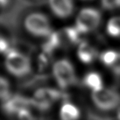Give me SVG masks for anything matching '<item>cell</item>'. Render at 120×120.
<instances>
[{
    "instance_id": "19",
    "label": "cell",
    "mask_w": 120,
    "mask_h": 120,
    "mask_svg": "<svg viewBox=\"0 0 120 120\" xmlns=\"http://www.w3.org/2000/svg\"><path fill=\"white\" fill-rule=\"evenodd\" d=\"M8 3V0H0V5H5Z\"/></svg>"
},
{
    "instance_id": "7",
    "label": "cell",
    "mask_w": 120,
    "mask_h": 120,
    "mask_svg": "<svg viewBox=\"0 0 120 120\" xmlns=\"http://www.w3.org/2000/svg\"><path fill=\"white\" fill-rule=\"evenodd\" d=\"M32 106L31 99L22 95H11L8 99L3 101L2 104V111L8 116L18 115L23 109H30Z\"/></svg>"
},
{
    "instance_id": "6",
    "label": "cell",
    "mask_w": 120,
    "mask_h": 120,
    "mask_svg": "<svg viewBox=\"0 0 120 120\" xmlns=\"http://www.w3.org/2000/svg\"><path fill=\"white\" fill-rule=\"evenodd\" d=\"M92 99L96 107L104 111L114 109L120 102V96L118 93L106 88L93 92Z\"/></svg>"
},
{
    "instance_id": "15",
    "label": "cell",
    "mask_w": 120,
    "mask_h": 120,
    "mask_svg": "<svg viewBox=\"0 0 120 120\" xmlns=\"http://www.w3.org/2000/svg\"><path fill=\"white\" fill-rule=\"evenodd\" d=\"M11 96L10 85L5 78L0 76V99L5 100Z\"/></svg>"
},
{
    "instance_id": "17",
    "label": "cell",
    "mask_w": 120,
    "mask_h": 120,
    "mask_svg": "<svg viewBox=\"0 0 120 120\" xmlns=\"http://www.w3.org/2000/svg\"><path fill=\"white\" fill-rule=\"evenodd\" d=\"M18 118L19 120H35L29 109H23L18 113Z\"/></svg>"
},
{
    "instance_id": "10",
    "label": "cell",
    "mask_w": 120,
    "mask_h": 120,
    "mask_svg": "<svg viewBox=\"0 0 120 120\" xmlns=\"http://www.w3.org/2000/svg\"><path fill=\"white\" fill-rule=\"evenodd\" d=\"M60 120H78L80 112L78 108L71 102H64L60 110Z\"/></svg>"
},
{
    "instance_id": "5",
    "label": "cell",
    "mask_w": 120,
    "mask_h": 120,
    "mask_svg": "<svg viewBox=\"0 0 120 120\" xmlns=\"http://www.w3.org/2000/svg\"><path fill=\"white\" fill-rule=\"evenodd\" d=\"M62 97V93L57 90L51 88H40L34 93L31 98L32 106L41 111L48 110L55 102Z\"/></svg>"
},
{
    "instance_id": "9",
    "label": "cell",
    "mask_w": 120,
    "mask_h": 120,
    "mask_svg": "<svg viewBox=\"0 0 120 120\" xmlns=\"http://www.w3.org/2000/svg\"><path fill=\"white\" fill-rule=\"evenodd\" d=\"M77 56L83 64H90L97 57V51L91 45L83 41L79 45Z\"/></svg>"
},
{
    "instance_id": "11",
    "label": "cell",
    "mask_w": 120,
    "mask_h": 120,
    "mask_svg": "<svg viewBox=\"0 0 120 120\" xmlns=\"http://www.w3.org/2000/svg\"><path fill=\"white\" fill-rule=\"evenodd\" d=\"M83 83L88 88L91 89L93 92L98 91L103 88L101 76L96 72H90L86 74L84 77Z\"/></svg>"
},
{
    "instance_id": "4",
    "label": "cell",
    "mask_w": 120,
    "mask_h": 120,
    "mask_svg": "<svg viewBox=\"0 0 120 120\" xmlns=\"http://www.w3.org/2000/svg\"><path fill=\"white\" fill-rule=\"evenodd\" d=\"M53 75L61 88L71 86L76 82L74 67L71 61L67 59H61L54 63Z\"/></svg>"
},
{
    "instance_id": "12",
    "label": "cell",
    "mask_w": 120,
    "mask_h": 120,
    "mask_svg": "<svg viewBox=\"0 0 120 120\" xmlns=\"http://www.w3.org/2000/svg\"><path fill=\"white\" fill-rule=\"evenodd\" d=\"M60 45V37L59 34L52 32L47 38L43 45V51L45 54H50Z\"/></svg>"
},
{
    "instance_id": "16",
    "label": "cell",
    "mask_w": 120,
    "mask_h": 120,
    "mask_svg": "<svg viewBox=\"0 0 120 120\" xmlns=\"http://www.w3.org/2000/svg\"><path fill=\"white\" fill-rule=\"evenodd\" d=\"M101 5L106 10H116L120 8V0H101Z\"/></svg>"
},
{
    "instance_id": "3",
    "label": "cell",
    "mask_w": 120,
    "mask_h": 120,
    "mask_svg": "<svg viewBox=\"0 0 120 120\" xmlns=\"http://www.w3.org/2000/svg\"><path fill=\"white\" fill-rule=\"evenodd\" d=\"M102 15L93 8H84L80 11L76 19L75 27L83 34L95 31L101 23Z\"/></svg>"
},
{
    "instance_id": "1",
    "label": "cell",
    "mask_w": 120,
    "mask_h": 120,
    "mask_svg": "<svg viewBox=\"0 0 120 120\" xmlns=\"http://www.w3.org/2000/svg\"><path fill=\"white\" fill-rule=\"evenodd\" d=\"M5 66L11 75L17 77H25L31 71L29 57L14 49H10L5 54Z\"/></svg>"
},
{
    "instance_id": "18",
    "label": "cell",
    "mask_w": 120,
    "mask_h": 120,
    "mask_svg": "<svg viewBox=\"0 0 120 120\" xmlns=\"http://www.w3.org/2000/svg\"><path fill=\"white\" fill-rule=\"evenodd\" d=\"M110 68L114 73V74L120 77V53L119 54V56L115 62H114V64L110 67Z\"/></svg>"
},
{
    "instance_id": "20",
    "label": "cell",
    "mask_w": 120,
    "mask_h": 120,
    "mask_svg": "<svg viewBox=\"0 0 120 120\" xmlns=\"http://www.w3.org/2000/svg\"><path fill=\"white\" fill-rule=\"evenodd\" d=\"M117 118H118L119 120H120V107L118 109V111H117Z\"/></svg>"
},
{
    "instance_id": "2",
    "label": "cell",
    "mask_w": 120,
    "mask_h": 120,
    "mask_svg": "<svg viewBox=\"0 0 120 120\" xmlns=\"http://www.w3.org/2000/svg\"><path fill=\"white\" fill-rule=\"evenodd\" d=\"M24 27L29 34L35 37L48 38L53 32L48 18L41 12L28 14L24 20Z\"/></svg>"
},
{
    "instance_id": "21",
    "label": "cell",
    "mask_w": 120,
    "mask_h": 120,
    "mask_svg": "<svg viewBox=\"0 0 120 120\" xmlns=\"http://www.w3.org/2000/svg\"><path fill=\"white\" fill-rule=\"evenodd\" d=\"M2 36L1 35V34H0V39H1V38H2Z\"/></svg>"
},
{
    "instance_id": "8",
    "label": "cell",
    "mask_w": 120,
    "mask_h": 120,
    "mask_svg": "<svg viewBox=\"0 0 120 120\" xmlns=\"http://www.w3.org/2000/svg\"><path fill=\"white\" fill-rule=\"evenodd\" d=\"M48 4L53 13L60 19L68 18L74 11L73 0H48Z\"/></svg>"
},
{
    "instance_id": "13",
    "label": "cell",
    "mask_w": 120,
    "mask_h": 120,
    "mask_svg": "<svg viewBox=\"0 0 120 120\" xmlns=\"http://www.w3.org/2000/svg\"><path fill=\"white\" fill-rule=\"evenodd\" d=\"M106 31L113 38H120V16H114L109 20Z\"/></svg>"
},
{
    "instance_id": "14",
    "label": "cell",
    "mask_w": 120,
    "mask_h": 120,
    "mask_svg": "<svg viewBox=\"0 0 120 120\" xmlns=\"http://www.w3.org/2000/svg\"><path fill=\"white\" fill-rule=\"evenodd\" d=\"M119 54V52H117L114 50H107L102 52L99 56V58L102 64L110 67L117 59Z\"/></svg>"
}]
</instances>
